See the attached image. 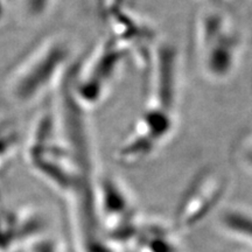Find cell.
Listing matches in <instances>:
<instances>
[{
  "instance_id": "6da1fadb",
  "label": "cell",
  "mask_w": 252,
  "mask_h": 252,
  "mask_svg": "<svg viewBox=\"0 0 252 252\" xmlns=\"http://www.w3.org/2000/svg\"><path fill=\"white\" fill-rule=\"evenodd\" d=\"M223 226L232 235L252 242V214L243 210H231L223 216Z\"/></svg>"
}]
</instances>
